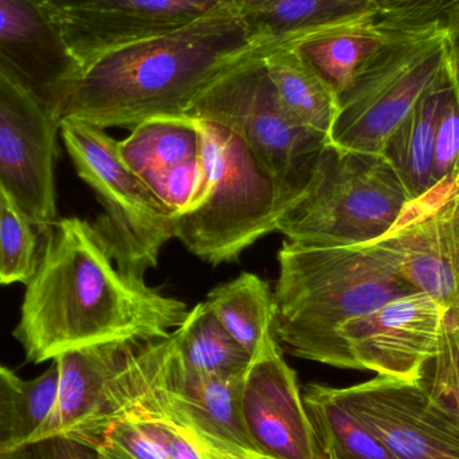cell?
<instances>
[{
    "instance_id": "cell-8",
    "label": "cell",
    "mask_w": 459,
    "mask_h": 459,
    "mask_svg": "<svg viewBox=\"0 0 459 459\" xmlns=\"http://www.w3.org/2000/svg\"><path fill=\"white\" fill-rule=\"evenodd\" d=\"M59 136L78 177L96 191L105 209L94 223L121 267L144 278L158 264L164 246L175 238V217L129 169L120 142L107 129L66 118Z\"/></svg>"
},
{
    "instance_id": "cell-26",
    "label": "cell",
    "mask_w": 459,
    "mask_h": 459,
    "mask_svg": "<svg viewBox=\"0 0 459 459\" xmlns=\"http://www.w3.org/2000/svg\"><path fill=\"white\" fill-rule=\"evenodd\" d=\"M40 232L0 186V285L31 280L39 259Z\"/></svg>"
},
{
    "instance_id": "cell-3",
    "label": "cell",
    "mask_w": 459,
    "mask_h": 459,
    "mask_svg": "<svg viewBox=\"0 0 459 459\" xmlns=\"http://www.w3.org/2000/svg\"><path fill=\"white\" fill-rule=\"evenodd\" d=\"M275 336L296 358L351 369L339 331L399 297L418 293L377 242L278 251Z\"/></svg>"
},
{
    "instance_id": "cell-7",
    "label": "cell",
    "mask_w": 459,
    "mask_h": 459,
    "mask_svg": "<svg viewBox=\"0 0 459 459\" xmlns=\"http://www.w3.org/2000/svg\"><path fill=\"white\" fill-rule=\"evenodd\" d=\"M188 117L217 124L242 140L277 186L281 210L301 193L329 143L285 112L262 56L243 62L207 89Z\"/></svg>"
},
{
    "instance_id": "cell-11",
    "label": "cell",
    "mask_w": 459,
    "mask_h": 459,
    "mask_svg": "<svg viewBox=\"0 0 459 459\" xmlns=\"http://www.w3.org/2000/svg\"><path fill=\"white\" fill-rule=\"evenodd\" d=\"M446 313L444 305L418 291L345 324L339 342L351 369L420 382L426 363L438 353Z\"/></svg>"
},
{
    "instance_id": "cell-31",
    "label": "cell",
    "mask_w": 459,
    "mask_h": 459,
    "mask_svg": "<svg viewBox=\"0 0 459 459\" xmlns=\"http://www.w3.org/2000/svg\"><path fill=\"white\" fill-rule=\"evenodd\" d=\"M59 393L58 364H53L39 377L32 380H22L21 412L23 420L26 444L31 441L56 407Z\"/></svg>"
},
{
    "instance_id": "cell-17",
    "label": "cell",
    "mask_w": 459,
    "mask_h": 459,
    "mask_svg": "<svg viewBox=\"0 0 459 459\" xmlns=\"http://www.w3.org/2000/svg\"><path fill=\"white\" fill-rule=\"evenodd\" d=\"M77 67L46 0H0V77L34 94L56 117Z\"/></svg>"
},
{
    "instance_id": "cell-12",
    "label": "cell",
    "mask_w": 459,
    "mask_h": 459,
    "mask_svg": "<svg viewBox=\"0 0 459 459\" xmlns=\"http://www.w3.org/2000/svg\"><path fill=\"white\" fill-rule=\"evenodd\" d=\"M333 393L396 458L459 459L458 420L431 403L420 383L377 375Z\"/></svg>"
},
{
    "instance_id": "cell-18",
    "label": "cell",
    "mask_w": 459,
    "mask_h": 459,
    "mask_svg": "<svg viewBox=\"0 0 459 459\" xmlns=\"http://www.w3.org/2000/svg\"><path fill=\"white\" fill-rule=\"evenodd\" d=\"M120 152L129 169L174 217L198 195L204 167V134L196 118L182 116L144 121L120 142Z\"/></svg>"
},
{
    "instance_id": "cell-5",
    "label": "cell",
    "mask_w": 459,
    "mask_h": 459,
    "mask_svg": "<svg viewBox=\"0 0 459 459\" xmlns=\"http://www.w3.org/2000/svg\"><path fill=\"white\" fill-rule=\"evenodd\" d=\"M204 178L190 206L175 217V238L207 264H232L275 232L280 193L242 140L201 121Z\"/></svg>"
},
{
    "instance_id": "cell-36",
    "label": "cell",
    "mask_w": 459,
    "mask_h": 459,
    "mask_svg": "<svg viewBox=\"0 0 459 459\" xmlns=\"http://www.w3.org/2000/svg\"><path fill=\"white\" fill-rule=\"evenodd\" d=\"M0 459H29L27 458L26 450L24 446L19 449L13 450V452L0 453Z\"/></svg>"
},
{
    "instance_id": "cell-39",
    "label": "cell",
    "mask_w": 459,
    "mask_h": 459,
    "mask_svg": "<svg viewBox=\"0 0 459 459\" xmlns=\"http://www.w3.org/2000/svg\"><path fill=\"white\" fill-rule=\"evenodd\" d=\"M377 4H379L380 0H377Z\"/></svg>"
},
{
    "instance_id": "cell-4",
    "label": "cell",
    "mask_w": 459,
    "mask_h": 459,
    "mask_svg": "<svg viewBox=\"0 0 459 459\" xmlns=\"http://www.w3.org/2000/svg\"><path fill=\"white\" fill-rule=\"evenodd\" d=\"M409 202L385 156L326 143L301 193L278 214L275 232L299 247L363 245L385 237Z\"/></svg>"
},
{
    "instance_id": "cell-15",
    "label": "cell",
    "mask_w": 459,
    "mask_h": 459,
    "mask_svg": "<svg viewBox=\"0 0 459 459\" xmlns=\"http://www.w3.org/2000/svg\"><path fill=\"white\" fill-rule=\"evenodd\" d=\"M240 412L254 449L269 459H323L296 372L280 344L255 356L243 374Z\"/></svg>"
},
{
    "instance_id": "cell-14",
    "label": "cell",
    "mask_w": 459,
    "mask_h": 459,
    "mask_svg": "<svg viewBox=\"0 0 459 459\" xmlns=\"http://www.w3.org/2000/svg\"><path fill=\"white\" fill-rule=\"evenodd\" d=\"M243 374H201L186 369L178 360L174 344L160 375L139 396L128 414L160 412L191 429L212 453L262 457L243 425Z\"/></svg>"
},
{
    "instance_id": "cell-35",
    "label": "cell",
    "mask_w": 459,
    "mask_h": 459,
    "mask_svg": "<svg viewBox=\"0 0 459 459\" xmlns=\"http://www.w3.org/2000/svg\"><path fill=\"white\" fill-rule=\"evenodd\" d=\"M449 66L459 99V26L449 30Z\"/></svg>"
},
{
    "instance_id": "cell-32",
    "label": "cell",
    "mask_w": 459,
    "mask_h": 459,
    "mask_svg": "<svg viewBox=\"0 0 459 459\" xmlns=\"http://www.w3.org/2000/svg\"><path fill=\"white\" fill-rule=\"evenodd\" d=\"M96 447L107 459H166L131 417L113 422Z\"/></svg>"
},
{
    "instance_id": "cell-30",
    "label": "cell",
    "mask_w": 459,
    "mask_h": 459,
    "mask_svg": "<svg viewBox=\"0 0 459 459\" xmlns=\"http://www.w3.org/2000/svg\"><path fill=\"white\" fill-rule=\"evenodd\" d=\"M450 67V66H449ZM459 172V99L452 74L439 110L434 140V182L436 185Z\"/></svg>"
},
{
    "instance_id": "cell-22",
    "label": "cell",
    "mask_w": 459,
    "mask_h": 459,
    "mask_svg": "<svg viewBox=\"0 0 459 459\" xmlns=\"http://www.w3.org/2000/svg\"><path fill=\"white\" fill-rule=\"evenodd\" d=\"M450 83V67L444 80L420 99L385 144L383 156L393 166L410 202L425 195L434 182V140L439 110Z\"/></svg>"
},
{
    "instance_id": "cell-25",
    "label": "cell",
    "mask_w": 459,
    "mask_h": 459,
    "mask_svg": "<svg viewBox=\"0 0 459 459\" xmlns=\"http://www.w3.org/2000/svg\"><path fill=\"white\" fill-rule=\"evenodd\" d=\"M178 360L201 374H240L247 369L251 358L235 342L207 307L195 305L187 318L174 331Z\"/></svg>"
},
{
    "instance_id": "cell-24",
    "label": "cell",
    "mask_w": 459,
    "mask_h": 459,
    "mask_svg": "<svg viewBox=\"0 0 459 459\" xmlns=\"http://www.w3.org/2000/svg\"><path fill=\"white\" fill-rule=\"evenodd\" d=\"M302 399L323 459H398L342 406L333 387L310 385Z\"/></svg>"
},
{
    "instance_id": "cell-16",
    "label": "cell",
    "mask_w": 459,
    "mask_h": 459,
    "mask_svg": "<svg viewBox=\"0 0 459 459\" xmlns=\"http://www.w3.org/2000/svg\"><path fill=\"white\" fill-rule=\"evenodd\" d=\"M150 339L152 337L108 340L67 351L54 359L59 369L58 399L50 417L30 442L66 436L96 447L109 428L113 383Z\"/></svg>"
},
{
    "instance_id": "cell-13",
    "label": "cell",
    "mask_w": 459,
    "mask_h": 459,
    "mask_svg": "<svg viewBox=\"0 0 459 459\" xmlns=\"http://www.w3.org/2000/svg\"><path fill=\"white\" fill-rule=\"evenodd\" d=\"M231 0H46L51 19L78 66L89 59L182 29Z\"/></svg>"
},
{
    "instance_id": "cell-33",
    "label": "cell",
    "mask_w": 459,
    "mask_h": 459,
    "mask_svg": "<svg viewBox=\"0 0 459 459\" xmlns=\"http://www.w3.org/2000/svg\"><path fill=\"white\" fill-rule=\"evenodd\" d=\"M22 380L0 366V453L13 452L26 445L21 412Z\"/></svg>"
},
{
    "instance_id": "cell-6",
    "label": "cell",
    "mask_w": 459,
    "mask_h": 459,
    "mask_svg": "<svg viewBox=\"0 0 459 459\" xmlns=\"http://www.w3.org/2000/svg\"><path fill=\"white\" fill-rule=\"evenodd\" d=\"M387 32L382 48L340 94L329 143L342 150L383 155L402 121L446 75L449 30Z\"/></svg>"
},
{
    "instance_id": "cell-19",
    "label": "cell",
    "mask_w": 459,
    "mask_h": 459,
    "mask_svg": "<svg viewBox=\"0 0 459 459\" xmlns=\"http://www.w3.org/2000/svg\"><path fill=\"white\" fill-rule=\"evenodd\" d=\"M377 10V0H267L240 11L251 39L269 54Z\"/></svg>"
},
{
    "instance_id": "cell-20",
    "label": "cell",
    "mask_w": 459,
    "mask_h": 459,
    "mask_svg": "<svg viewBox=\"0 0 459 459\" xmlns=\"http://www.w3.org/2000/svg\"><path fill=\"white\" fill-rule=\"evenodd\" d=\"M264 62L285 112L299 126L329 142L339 113V94L294 46L270 51Z\"/></svg>"
},
{
    "instance_id": "cell-38",
    "label": "cell",
    "mask_w": 459,
    "mask_h": 459,
    "mask_svg": "<svg viewBox=\"0 0 459 459\" xmlns=\"http://www.w3.org/2000/svg\"><path fill=\"white\" fill-rule=\"evenodd\" d=\"M217 459H269L264 457H237V455H222V453H212Z\"/></svg>"
},
{
    "instance_id": "cell-37",
    "label": "cell",
    "mask_w": 459,
    "mask_h": 459,
    "mask_svg": "<svg viewBox=\"0 0 459 459\" xmlns=\"http://www.w3.org/2000/svg\"><path fill=\"white\" fill-rule=\"evenodd\" d=\"M239 10H247V8L255 7L261 3L267 2V0H231Z\"/></svg>"
},
{
    "instance_id": "cell-34",
    "label": "cell",
    "mask_w": 459,
    "mask_h": 459,
    "mask_svg": "<svg viewBox=\"0 0 459 459\" xmlns=\"http://www.w3.org/2000/svg\"><path fill=\"white\" fill-rule=\"evenodd\" d=\"M29 459H107L97 447L66 436H51L24 445Z\"/></svg>"
},
{
    "instance_id": "cell-1",
    "label": "cell",
    "mask_w": 459,
    "mask_h": 459,
    "mask_svg": "<svg viewBox=\"0 0 459 459\" xmlns=\"http://www.w3.org/2000/svg\"><path fill=\"white\" fill-rule=\"evenodd\" d=\"M188 312L121 267L96 226L64 218L45 235L13 337L40 364L108 340L167 336Z\"/></svg>"
},
{
    "instance_id": "cell-2",
    "label": "cell",
    "mask_w": 459,
    "mask_h": 459,
    "mask_svg": "<svg viewBox=\"0 0 459 459\" xmlns=\"http://www.w3.org/2000/svg\"><path fill=\"white\" fill-rule=\"evenodd\" d=\"M231 3L182 29L105 51L80 65L56 108L66 118L134 128L188 116L199 97L243 62L264 56Z\"/></svg>"
},
{
    "instance_id": "cell-23",
    "label": "cell",
    "mask_w": 459,
    "mask_h": 459,
    "mask_svg": "<svg viewBox=\"0 0 459 459\" xmlns=\"http://www.w3.org/2000/svg\"><path fill=\"white\" fill-rule=\"evenodd\" d=\"M377 11L294 46L339 97L350 88L361 65L387 40L388 32L377 26Z\"/></svg>"
},
{
    "instance_id": "cell-28",
    "label": "cell",
    "mask_w": 459,
    "mask_h": 459,
    "mask_svg": "<svg viewBox=\"0 0 459 459\" xmlns=\"http://www.w3.org/2000/svg\"><path fill=\"white\" fill-rule=\"evenodd\" d=\"M377 23L385 31L459 26V0H380Z\"/></svg>"
},
{
    "instance_id": "cell-29",
    "label": "cell",
    "mask_w": 459,
    "mask_h": 459,
    "mask_svg": "<svg viewBox=\"0 0 459 459\" xmlns=\"http://www.w3.org/2000/svg\"><path fill=\"white\" fill-rule=\"evenodd\" d=\"M137 423L166 459H217L191 429L155 411H134L126 415Z\"/></svg>"
},
{
    "instance_id": "cell-21",
    "label": "cell",
    "mask_w": 459,
    "mask_h": 459,
    "mask_svg": "<svg viewBox=\"0 0 459 459\" xmlns=\"http://www.w3.org/2000/svg\"><path fill=\"white\" fill-rule=\"evenodd\" d=\"M204 302L251 360L280 344L275 336L274 293L258 275L243 273L212 289Z\"/></svg>"
},
{
    "instance_id": "cell-9",
    "label": "cell",
    "mask_w": 459,
    "mask_h": 459,
    "mask_svg": "<svg viewBox=\"0 0 459 459\" xmlns=\"http://www.w3.org/2000/svg\"><path fill=\"white\" fill-rule=\"evenodd\" d=\"M59 121L26 89L0 77V186L45 237L58 221Z\"/></svg>"
},
{
    "instance_id": "cell-27",
    "label": "cell",
    "mask_w": 459,
    "mask_h": 459,
    "mask_svg": "<svg viewBox=\"0 0 459 459\" xmlns=\"http://www.w3.org/2000/svg\"><path fill=\"white\" fill-rule=\"evenodd\" d=\"M431 403L459 422V318H445L438 353L426 363L420 379Z\"/></svg>"
},
{
    "instance_id": "cell-10",
    "label": "cell",
    "mask_w": 459,
    "mask_h": 459,
    "mask_svg": "<svg viewBox=\"0 0 459 459\" xmlns=\"http://www.w3.org/2000/svg\"><path fill=\"white\" fill-rule=\"evenodd\" d=\"M375 242L404 280L459 318V172L409 202Z\"/></svg>"
}]
</instances>
